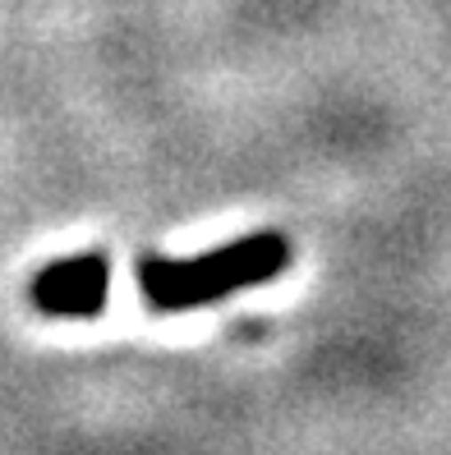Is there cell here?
Returning a JSON list of instances; mask_svg holds the SVG:
<instances>
[{
    "label": "cell",
    "mask_w": 451,
    "mask_h": 455,
    "mask_svg": "<svg viewBox=\"0 0 451 455\" xmlns=\"http://www.w3.org/2000/svg\"><path fill=\"white\" fill-rule=\"evenodd\" d=\"M290 262V244L281 235L262 230V235H245L235 244H221L203 258H143L139 262V290L152 308L162 313H184V308H203L217 304L226 294L272 281L286 272Z\"/></svg>",
    "instance_id": "cell-1"
},
{
    "label": "cell",
    "mask_w": 451,
    "mask_h": 455,
    "mask_svg": "<svg viewBox=\"0 0 451 455\" xmlns=\"http://www.w3.org/2000/svg\"><path fill=\"white\" fill-rule=\"evenodd\" d=\"M111 290V267L101 253H74L42 267L28 285V299L46 317H97Z\"/></svg>",
    "instance_id": "cell-2"
}]
</instances>
